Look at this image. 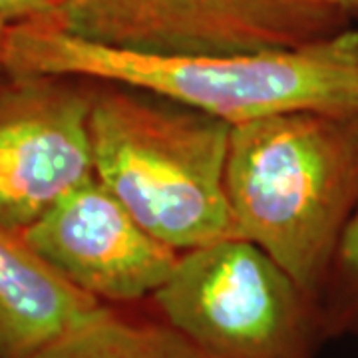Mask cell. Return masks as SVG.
Segmentation results:
<instances>
[{
  "label": "cell",
  "instance_id": "12",
  "mask_svg": "<svg viewBox=\"0 0 358 358\" xmlns=\"http://www.w3.org/2000/svg\"><path fill=\"white\" fill-rule=\"evenodd\" d=\"M299 2L324 8L329 13L338 14L341 18H345L346 14L350 13H358V0H299Z\"/></svg>",
  "mask_w": 358,
  "mask_h": 358
},
{
  "label": "cell",
  "instance_id": "1",
  "mask_svg": "<svg viewBox=\"0 0 358 358\" xmlns=\"http://www.w3.org/2000/svg\"><path fill=\"white\" fill-rule=\"evenodd\" d=\"M4 72L129 86L231 126L299 110L358 114L355 28L289 48L152 54L78 38L48 22H24L8 28Z\"/></svg>",
  "mask_w": 358,
  "mask_h": 358
},
{
  "label": "cell",
  "instance_id": "9",
  "mask_svg": "<svg viewBox=\"0 0 358 358\" xmlns=\"http://www.w3.org/2000/svg\"><path fill=\"white\" fill-rule=\"evenodd\" d=\"M34 358H201L148 303L103 305Z\"/></svg>",
  "mask_w": 358,
  "mask_h": 358
},
{
  "label": "cell",
  "instance_id": "5",
  "mask_svg": "<svg viewBox=\"0 0 358 358\" xmlns=\"http://www.w3.org/2000/svg\"><path fill=\"white\" fill-rule=\"evenodd\" d=\"M343 20L299 0H64L48 24L126 50L231 54L299 46Z\"/></svg>",
  "mask_w": 358,
  "mask_h": 358
},
{
  "label": "cell",
  "instance_id": "10",
  "mask_svg": "<svg viewBox=\"0 0 358 358\" xmlns=\"http://www.w3.org/2000/svg\"><path fill=\"white\" fill-rule=\"evenodd\" d=\"M317 307L327 341L358 338V201L320 289Z\"/></svg>",
  "mask_w": 358,
  "mask_h": 358
},
{
  "label": "cell",
  "instance_id": "13",
  "mask_svg": "<svg viewBox=\"0 0 358 358\" xmlns=\"http://www.w3.org/2000/svg\"><path fill=\"white\" fill-rule=\"evenodd\" d=\"M10 26L0 24V74H4V50H6V34Z\"/></svg>",
  "mask_w": 358,
  "mask_h": 358
},
{
  "label": "cell",
  "instance_id": "8",
  "mask_svg": "<svg viewBox=\"0 0 358 358\" xmlns=\"http://www.w3.org/2000/svg\"><path fill=\"white\" fill-rule=\"evenodd\" d=\"M102 307L0 225V358H34Z\"/></svg>",
  "mask_w": 358,
  "mask_h": 358
},
{
  "label": "cell",
  "instance_id": "2",
  "mask_svg": "<svg viewBox=\"0 0 358 358\" xmlns=\"http://www.w3.org/2000/svg\"><path fill=\"white\" fill-rule=\"evenodd\" d=\"M227 195L237 235L317 303L358 201V114L299 110L233 126Z\"/></svg>",
  "mask_w": 358,
  "mask_h": 358
},
{
  "label": "cell",
  "instance_id": "11",
  "mask_svg": "<svg viewBox=\"0 0 358 358\" xmlns=\"http://www.w3.org/2000/svg\"><path fill=\"white\" fill-rule=\"evenodd\" d=\"M64 0H0V24L54 22Z\"/></svg>",
  "mask_w": 358,
  "mask_h": 358
},
{
  "label": "cell",
  "instance_id": "7",
  "mask_svg": "<svg viewBox=\"0 0 358 358\" xmlns=\"http://www.w3.org/2000/svg\"><path fill=\"white\" fill-rule=\"evenodd\" d=\"M66 281L103 305H143L171 277L179 255L141 227L92 176L22 233Z\"/></svg>",
  "mask_w": 358,
  "mask_h": 358
},
{
  "label": "cell",
  "instance_id": "6",
  "mask_svg": "<svg viewBox=\"0 0 358 358\" xmlns=\"http://www.w3.org/2000/svg\"><path fill=\"white\" fill-rule=\"evenodd\" d=\"M94 88L86 78L6 72L0 82V225L24 233L94 176Z\"/></svg>",
  "mask_w": 358,
  "mask_h": 358
},
{
  "label": "cell",
  "instance_id": "3",
  "mask_svg": "<svg viewBox=\"0 0 358 358\" xmlns=\"http://www.w3.org/2000/svg\"><path fill=\"white\" fill-rule=\"evenodd\" d=\"M231 129L225 120L152 92L96 82L94 176L178 253L239 237L227 195Z\"/></svg>",
  "mask_w": 358,
  "mask_h": 358
},
{
  "label": "cell",
  "instance_id": "4",
  "mask_svg": "<svg viewBox=\"0 0 358 358\" xmlns=\"http://www.w3.org/2000/svg\"><path fill=\"white\" fill-rule=\"evenodd\" d=\"M201 358H319V307L255 243L231 237L179 255L148 301Z\"/></svg>",
  "mask_w": 358,
  "mask_h": 358
}]
</instances>
